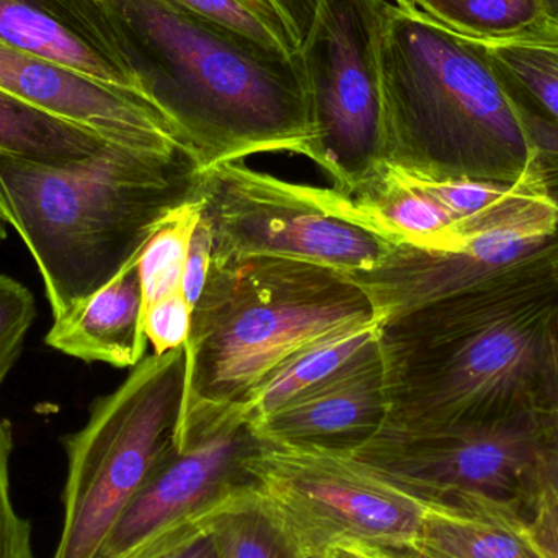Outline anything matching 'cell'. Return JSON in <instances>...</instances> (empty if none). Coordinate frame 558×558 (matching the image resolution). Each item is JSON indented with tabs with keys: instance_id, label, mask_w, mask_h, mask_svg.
Returning a JSON list of instances; mask_svg holds the SVG:
<instances>
[{
	"instance_id": "52a82bcc",
	"label": "cell",
	"mask_w": 558,
	"mask_h": 558,
	"mask_svg": "<svg viewBox=\"0 0 558 558\" xmlns=\"http://www.w3.org/2000/svg\"><path fill=\"white\" fill-rule=\"evenodd\" d=\"M245 469L299 558L341 541L410 550L422 533L426 501L351 452L264 441Z\"/></svg>"
},
{
	"instance_id": "f1b7e54d",
	"label": "cell",
	"mask_w": 558,
	"mask_h": 558,
	"mask_svg": "<svg viewBox=\"0 0 558 558\" xmlns=\"http://www.w3.org/2000/svg\"><path fill=\"white\" fill-rule=\"evenodd\" d=\"M222 505L172 524V526L167 527V530L160 531L157 536L150 537L146 544L137 547L133 554L124 558H169L173 553L186 546L190 541L199 536V534L206 530V526H208L213 514H215Z\"/></svg>"
},
{
	"instance_id": "5bb4252c",
	"label": "cell",
	"mask_w": 558,
	"mask_h": 558,
	"mask_svg": "<svg viewBox=\"0 0 558 558\" xmlns=\"http://www.w3.org/2000/svg\"><path fill=\"white\" fill-rule=\"evenodd\" d=\"M0 43L141 95L108 0H0Z\"/></svg>"
},
{
	"instance_id": "7402d4cb",
	"label": "cell",
	"mask_w": 558,
	"mask_h": 558,
	"mask_svg": "<svg viewBox=\"0 0 558 558\" xmlns=\"http://www.w3.org/2000/svg\"><path fill=\"white\" fill-rule=\"evenodd\" d=\"M206 533L218 558H299L251 487L213 514Z\"/></svg>"
},
{
	"instance_id": "6da1fadb",
	"label": "cell",
	"mask_w": 558,
	"mask_h": 558,
	"mask_svg": "<svg viewBox=\"0 0 558 558\" xmlns=\"http://www.w3.org/2000/svg\"><path fill=\"white\" fill-rule=\"evenodd\" d=\"M557 252L379 325L383 428L558 413Z\"/></svg>"
},
{
	"instance_id": "f546056e",
	"label": "cell",
	"mask_w": 558,
	"mask_h": 558,
	"mask_svg": "<svg viewBox=\"0 0 558 558\" xmlns=\"http://www.w3.org/2000/svg\"><path fill=\"white\" fill-rule=\"evenodd\" d=\"M213 241L211 232L205 219L199 218L190 241L189 257H186L185 275H183L182 294L185 295L192 308L202 298L211 268Z\"/></svg>"
},
{
	"instance_id": "9c48e42d",
	"label": "cell",
	"mask_w": 558,
	"mask_h": 558,
	"mask_svg": "<svg viewBox=\"0 0 558 558\" xmlns=\"http://www.w3.org/2000/svg\"><path fill=\"white\" fill-rule=\"evenodd\" d=\"M389 0H318L299 46L314 140L307 157L348 193L386 163L379 46Z\"/></svg>"
},
{
	"instance_id": "74e56055",
	"label": "cell",
	"mask_w": 558,
	"mask_h": 558,
	"mask_svg": "<svg viewBox=\"0 0 558 558\" xmlns=\"http://www.w3.org/2000/svg\"><path fill=\"white\" fill-rule=\"evenodd\" d=\"M557 485H558V452H557Z\"/></svg>"
},
{
	"instance_id": "cb8c5ba5",
	"label": "cell",
	"mask_w": 558,
	"mask_h": 558,
	"mask_svg": "<svg viewBox=\"0 0 558 558\" xmlns=\"http://www.w3.org/2000/svg\"><path fill=\"white\" fill-rule=\"evenodd\" d=\"M202 19L247 39L281 61L298 62L299 45L274 0H173Z\"/></svg>"
},
{
	"instance_id": "4316f807",
	"label": "cell",
	"mask_w": 558,
	"mask_h": 558,
	"mask_svg": "<svg viewBox=\"0 0 558 558\" xmlns=\"http://www.w3.org/2000/svg\"><path fill=\"white\" fill-rule=\"evenodd\" d=\"M12 432L0 416V558H35L32 546V524L20 517L10 488V456Z\"/></svg>"
},
{
	"instance_id": "8fae6325",
	"label": "cell",
	"mask_w": 558,
	"mask_h": 558,
	"mask_svg": "<svg viewBox=\"0 0 558 558\" xmlns=\"http://www.w3.org/2000/svg\"><path fill=\"white\" fill-rule=\"evenodd\" d=\"M264 439L241 403H186L179 432L134 495L97 558H124L172 524L251 487L245 461Z\"/></svg>"
},
{
	"instance_id": "4fadbf2b",
	"label": "cell",
	"mask_w": 558,
	"mask_h": 558,
	"mask_svg": "<svg viewBox=\"0 0 558 558\" xmlns=\"http://www.w3.org/2000/svg\"><path fill=\"white\" fill-rule=\"evenodd\" d=\"M0 88L110 143L153 153H190L167 118L141 95L2 43Z\"/></svg>"
},
{
	"instance_id": "5b68a950",
	"label": "cell",
	"mask_w": 558,
	"mask_h": 558,
	"mask_svg": "<svg viewBox=\"0 0 558 558\" xmlns=\"http://www.w3.org/2000/svg\"><path fill=\"white\" fill-rule=\"evenodd\" d=\"M379 324L344 271L279 257L211 262L186 341L189 400L242 403L288 361Z\"/></svg>"
},
{
	"instance_id": "277c9868",
	"label": "cell",
	"mask_w": 558,
	"mask_h": 558,
	"mask_svg": "<svg viewBox=\"0 0 558 558\" xmlns=\"http://www.w3.org/2000/svg\"><path fill=\"white\" fill-rule=\"evenodd\" d=\"M379 62L386 163L425 179H521L537 150L478 39L389 2Z\"/></svg>"
},
{
	"instance_id": "8d00e7d4",
	"label": "cell",
	"mask_w": 558,
	"mask_h": 558,
	"mask_svg": "<svg viewBox=\"0 0 558 558\" xmlns=\"http://www.w3.org/2000/svg\"><path fill=\"white\" fill-rule=\"evenodd\" d=\"M7 228H9V222L3 218L2 211H0V244L7 239Z\"/></svg>"
},
{
	"instance_id": "e0dca14e",
	"label": "cell",
	"mask_w": 558,
	"mask_h": 558,
	"mask_svg": "<svg viewBox=\"0 0 558 558\" xmlns=\"http://www.w3.org/2000/svg\"><path fill=\"white\" fill-rule=\"evenodd\" d=\"M478 41L520 114L558 199V23L546 19L510 38Z\"/></svg>"
},
{
	"instance_id": "44dd1931",
	"label": "cell",
	"mask_w": 558,
	"mask_h": 558,
	"mask_svg": "<svg viewBox=\"0 0 558 558\" xmlns=\"http://www.w3.org/2000/svg\"><path fill=\"white\" fill-rule=\"evenodd\" d=\"M110 141L59 120L0 88V156L62 167L100 153Z\"/></svg>"
},
{
	"instance_id": "ab89813d",
	"label": "cell",
	"mask_w": 558,
	"mask_h": 558,
	"mask_svg": "<svg viewBox=\"0 0 558 558\" xmlns=\"http://www.w3.org/2000/svg\"><path fill=\"white\" fill-rule=\"evenodd\" d=\"M557 262H558V252H557Z\"/></svg>"
},
{
	"instance_id": "ffe728a7",
	"label": "cell",
	"mask_w": 558,
	"mask_h": 558,
	"mask_svg": "<svg viewBox=\"0 0 558 558\" xmlns=\"http://www.w3.org/2000/svg\"><path fill=\"white\" fill-rule=\"evenodd\" d=\"M379 325L354 328L288 361L241 403L245 415L258 422L376 356Z\"/></svg>"
},
{
	"instance_id": "83f0119b",
	"label": "cell",
	"mask_w": 558,
	"mask_h": 558,
	"mask_svg": "<svg viewBox=\"0 0 558 558\" xmlns=\"http://www.w3.org/2000/svg\"><path fill=\"white\" fill-rule=\"evenodd\" d=\"M193 308L182 292L156 302L144 314V331L154 353L185 347L192 331Z\"/></svg>"
},
{
	"instance_id": "836d02e7",
	"label": "cell",
	"mask_w": 558,
	"mask_h": 558,
	"mask_svg": "<svg viewBox=\"0 0 558 558\" xmlns=\"http://www.w3.org/2000/svg\"><path fill=\"white\" fill-rule=\"evenodd\" d=\"M169 558H218V556H216L215 544L205 530Z\"/></svg>"
},
{
	"instance_id": "7c38bea8",
	"label": "cell",
	"mask_w": 558,
	"mask_h": 558,
	"mask_svg": "<svg viewBox=\"0 0 558 558\" xmlns=\"http://www.w3.org/2000/svg\"><path fill=\"white\" fill-rule=\"evenodd\" d=\"M558 241V199L541 189L469 241L462 251L396 245L376 267L348 274L363 288L379 324L469 291L541 257Z\"/></svg>"
},
{
	"instance_id": "30bf717a",
	"label": "cell",
	"mask_w": 558,
	"mask_h": 558,
	"mask_svg": "<svg viewBox=\"0 0 558 558\" xmlns=\"http://www.w3.org/2000/svg\"><path fill=\"white\" fill-rule=\"evenodd\" d=\"M198 202L211 262L279 257L344 274L376 267L396 245L328 211L314 185L252 169L244 160L202 172Z\"/></svg>"
},
{
	"instance_id": "f35d334b",
	"label": "cell",
	"mask_w": 558,
	"mask_h": 558,
	"mask_svg": "<svg viewBox=\"0 0 558 558\" xmlns=\"http://www.w3.org/2000/svg\"><path fill=\"white\" fill-rule=\"evenodd\" d=\"M397 556H399L400 558H403L402 556H400V554H399V553H397Z\"/></svg>"
},
{
	"instance_id": "d4e9b609",
	"label": "cell",
	"mask_w": 558,
	"mask_h": 558,
	"mask_svg": "<svg viewBox=\"0 0 558 558\" xmlns=\"http://www.w3.org/2000/svg\"><path fill=\"white\" fill-rule=\"evenodd\" d=\"M199 218L202 205L196 196L195 202L173 213L144 247L137 262L144 314L156 302L182 292L190 241Z\"/></svg>"
},
{
	"instance_id": "e575fe53",
	"label": "cell",
	"mask_w": 558,
	"mask_h": 558,
	"mask_svg": "<svg viewBox=\"0 0 558 558\" xmlns=\"http://www.w3.org/2000/svg\"><path fill=\"white\" fill-rule=\"evenodd\" d=\"M544 15L549 22L558 23V0H541Z\"/></svg>"
},
{
	"instance_id": "7a4b0ae2",
	"label": "cell",
	"mask_w": 558,
	"mask_h": 558,
	"mask_svg": "<svg viewBox=\"0 0 558 558\" xmlns=\"http://www.w3.org/2000/svg\"><path fill=\"white\" fill-rule=\"evenodd\" d=\"M121 58L202 170L255 154L305 157L301 62L281 61L173 0H108Z\"/></svg>"
},
{
	"instance_id": "8992f818",
	"label": "cell",
	"mask_w": 558,
	"mask_h": 558,
	"mask_svg": "<svg viewBox=\"0 0 558 558\" xmlns=\"http://www.w3.org/2000/svg\"><path fill=\"white\" fill-rule=\"evenodd\" d=\"M189 400V357L180 347L144 357L95 400L87 423L65 436L64 523L52 558H97L114 524L175 438Z\"/></svg>"
},
{
	"instance_id": "d6986e66",
	"label": "cell",
	"mask_w": 558,
	"mask_h": 558,
	"mask_svg": "<svg viewBox=\"0 0 558 558\" xmlns=\"http://www.w3.org/2000/svg\"><path fill=\"white\" fill-rule=\"evenodd\" d=\"M425 500V498H423ZM426 501L422 533L403 558H544L530 518L484 500Z\"/></svg>"
},
{
	"instance_id": "d6a6232c",
	"label": "cell",
	"mask_w": 558,
	"mask_h": 558,
	"mask_svg": "<svg viewBox=\"0 0 558 558\" xmlns=\"http://www.w3.org/2000/svg\"><path fill=\"white\" fill-rule=\"evenodd\" d=\"M314 558H400L393 550L357 541H341Z\"/></svg>"
},
{
	"instance_id": "484cf974",
	"label": "cell",
	"mask_w": 558,
	"mask_h": 558,
	"mask_svg": "<svg viewBox=\"0 0 558 558\" xmlns=\"http://www.w3.org/2000/svg\"><path fill=\"white\" fill-rule=\"evenodd\" d=\"M35 317L32 291L16 279L0 275V387L19 361Z\"/></svg>"
},
{
	"instance_id": "2e32d148",
	"label": "cell",
	"mask_w": 558,
	"mask_h": 558,
	"mask_svg": "<svg viewBox=\"0 0 558 558\" xmlns=\"http://www.w3.org/2000/svg\"><path fill=\"white\" fill-rule=\"evenodd\" d=\"M317 190L322 205L393 245L420 251L458 252L469 244L461 225L415 177L384 163L351 192Z\"/></svg>"
},
{
	"instance_id": "d590c367",
	"label": "cell",
	"mask_w": 558,
	"mask_h": 558,
	"mask_svg": "<svg viewBox=\"0 0 558 558\" xmlns=\"http://www.w3.org/2000/svg\"><path fill=\"white\" fill-rule=\"evenodd\" d=\"M393 3L403 10H416V0H393Z\"/></svg>"
},
{
	"instance_id": "9a60e30c",
	"label": "cell",
	"mask_w": 558,
	"mask_h": 558,
	"mask_svg": "<svg viewBox=\"0 0 558 558\" xmlns=\"http://www.w3.org/2000/svg\"><path fill=\"white\" fill-rule=\"evenodd\" d=\"M383 354L254 423L264 441L354 452L386 425Z\"/></svg>"
},
{
	"instance_id": "1f68e13d",
	"label": "cell",
	"mask_w": 558,
	"mask_h": 558,
	"mask_svg": "<svg viewBox=\"0 0 558 558\" xmlns=\"http://www.w3.org/2000/svg\"><path fill=\"white\" fill-rule=\"evenodd\" d=\"M274 3L291 26L295 41L301 46L317 15L318 0H274Z\"/></svg>"
},
{
	"instance_id": "603a6c76",
	"label": "cell",
	"mask_w": 558,
	"mask_h": 558,
	"mask_svg": "<svg viewBox=\"0 0 558 558\" xmlns=\"http://www.w3.org/2000/svg\"><path fill=\"white\" fill-rule=\"evenodd\" d=\"M416 10L477 39L510 38L546 20L541 0H416Z\"/></svg>"
},
{
	"instance_id": "ba28073f",
	"label": "cell",
	"mask_w": 558,
	"mask_h": 558,
	"mask_svg": "<svg viewBox=\"0 0 558 558\" xmlns=\"http://www.w3.org/2000/svg\"><path fill=\"white\" fill-rule=\"evenodd\" d=\"M558 413L426 432L383 428L354 458L432 501L484 500L531 518L557 482Z\"/></svg>"
},
{
	"instance_id": "4dcf8cb0",
	"label": "cell",
	"mask_w": 558,
	"mask_h": 558,
	"mask_svg": "<svg viewBox=\"0 0 558 558\" xmlns=\"http://www.w3.org/2000/svg\"><path fill=\"white\" fill-rule=\"evenodd\" d=\"M531 533L544 558H558V485L547 488L530 518Z\"/></svg>"
},
{
	"instance_id": "ac0fdd59",
	"label": "cell",
	"mask_w": 558,
	"mask_h": 558,
	"mask_svg": "<svg viewBox=\"0 0 558 558\" xmlns=\"http://www.w3.org/2000/svg\"><path fill=\"white\" fill-rule=\"evenodd\" d=\"M137 260L85 301L58 315L46 344L84 363L134 367L144 360V302Z\"/></svg>"
},
{
	"instance_id": "3957f363",
	"label": "cell",
	"mask_w": 558,
	"mask_h": 558,
	"mask_svg": "<svg viewBox=\"0 0 558 558\" xmlns=\"http://www.w3.org/2000/svg\"><path fill=\"white\" fill-rule=\"evenodd\" d=\"M202 172L189 150L114 143L62 167L0 156V211L41 274L52 317L137 260L163 222L195 202Z\"/></svg>"
}]
</instances>
